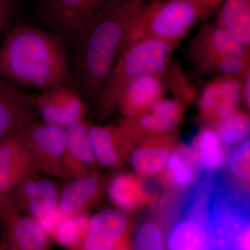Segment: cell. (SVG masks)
I'll use <instances>...</instances> for the list:
<instances>
[{"mask_svg": "<svg viewBox=\"0 0 250 250\" xmlns=\"http://www.w3.org/2000/svg\"><path fill=\"white\" fill-rule=\"evenodd\" d=\"M0 77L41 90L70 83L63 40L52 31L18 23L0 46Z\"/></svg>", "mask_w": 250, "mask_h": 250, "instance_id": "cell-1", "label": "cell"}, {"mask_svg": "<svg viewBox=\"0 0 250 250\" xmlns=\"http://www.w3.org/2000/svg\"><path fill=\"white\" fill-rule=\"evenodd\" d=\"M147 0H106L76 48L75 77L88 96H98ZM150 1V0H149Z\"/></svg>", "mask_w": 250, "mask_h": 250, "instance_id": "cell-2", "label": "cell"}, {"mask_svg": "<svg viewBox=\"0 0 250 250\" xmlns=\"http://www.w3.org/2000/svg\"><path fill=\"white\" fill-rule=\"evenodd\" d=\"M174 46L155 38H142L125 44L111 75L98 98L103 114L117 105L131 81L144 75H162L168 67Z\"/></svg>", "mask_w": 250, "mask_h": 250, "instance_id": "cell-3", "label": "cell"}, {"mask_svg": "<svg viewBox=\"0 0 250 250\" xmlns=\"http://www.w3.org/2000/svg\"><path fill=\"white\" fill-rule=\"evenodd\" d=\"M201 16L200 9L191 0H152L135 20L125 45L150 37L175 47Z\"/></svg>", "mask_w": 250, "mask_h": 250, "instance_id": "cell-4", "label": "cell"}, {"mask_svg": "<svg viewBox=\"0 0 250 250\" xmlns=\"http://www.w3.org/2000/svg\"><path fill=\"white\" fill-rule=\"evenodd\" d=\"M224 192L212 197L208 205L210 246L220 250H249L248 206L238 195Z\"/></svg>", "mask_w": 250, "mask_h": 250, "instance_id": "cell-5", "label": "cell"}, {"mask_svg": "<svg viewBox=\"0 0 250 250\" xmlns=\"http://www.w3.org/2000/svg\"><path fill=\"white\" fill-rule=\"evenodd\" d=\"M106 0H42L39 7L41 21L75 47Z\"/></svg>", "mask_w": 250, "mask_h": 250, "instance_id": "cell-6", "label": "cell"}, {"mask_svg": "<svg viewBox=\"0 0 250 250\" xmlns=\"http://www.w3.org/2000/svg\"><path fill=\"white\" fill-rule=\"evenodd\" d=\"M19 134L38 170L67 179L64 167L67 144L65 128L34 119Z\"/></svg>", "mask_w": 250, "mask_h": 250, "instance_id": "cell-7", "label": "cell"}, {"mask_svg": "<svg viewBox=\"0 0 250 250\" xmlns=\"http://www.w3.org/2000/svg\"><path fill=\"white\" fill-rule=\"evenodd\" d=\"M21 211L11 192L0 194V225L3 233L0 250L48 249L47 233L37 220Z\"/></svg>", "mask_w": 250, "mask_h": 250, "instance_id": "cell-8", "label": "cell"}, {"mask_svg": "<svg viewBox=\"0 0 250 250\" xmlns=\"http://www.w3.org/2000/svg\"><path fill=\"white\" fill-rule=\"evenodd\" d=\"M28 97L42 121L49 124L65 127L84 120L86 114L84 101L70 83L55 85Z\"/></svg>", "mask_w": 250, "mask_h": 250, "instance_id": "cell-9", "label": "cell"}, {"mask_svg": "<svg viewBox=\"0 0 250 250\" xmlns=\"http://www.w3.org/2000/svg\"><path fill=\"white\" fill-rule=\"evenodd\" d=\"M27 94L0 77V141L22 131L36 119Z\"/></svg>", "mask_w": 250, "mask_h": 250, "instance_id": "cell-10", "label": "cell"}, {"mask_svg": "<svg viewBox=\"0 0 250 250\" xmlns=\"http://www.w3.org/2000/svg\"><path fill=\"white\" fill-rule=\"evenodd\" d=\"M127 228L128 218L125 210H102L89 218L81 250L114 249L123 241Z\"/></svg>", "mask_w": 250, "mask_h": 250, "instance_id": "cell-11", "label": "cell"}, {"mask_svg": "<svg viewBox=\"0 0 250 250\" xmlns=\"http://www.w3.org/2000/svg\"><path fill=\"white\" fill-rule=\"evenodd\" d=\"M38 170L19 133L0 141V194L12 191L26 176Z\"/></svg>", "mask_w": 250, "mask_h": 250, "instance_id": "cell-12", "label": "cell"}, {"mask_svg": "<svg viewBox=\"0 0 250 250\" xmlns=\"http://www.w3.org/2000/svg\"><path fill=\"white\" fill-rule=\"evenodd\" d=\"M242 83L236 77L224 76L205 87L200 98L202 116L222 121L238 110L242 97Z\"/></svg>", "mask_w": 250, "mask_h": 250, "instance_id": "cell-13", "label": "cell"}, {"mask_svg": "<svg viewBox=\"0 0 250 250\" xmlns=\"http://www.w3.org/2000/svg\"><path fill=\"white\" fill-rule=\"evenodd\" d=\"M67 144L64 167L67 179L93 174L91 168L98 164L94 156L89 136V125L85 120L65 126Z\"/></svg>", "mask_w": 250, "mask_h": 250, "instance_id": "cell-14", "label": "cell"}, {"mask_svg": "<svg viewBox=\"0 0 250 250\" xmlns=\"http://www.w3.org/2000/svg\"><path fill=\"white\" fill-rule=\"evenodd\" d=\"M72 179L59 195L58 212L62 218L87 213L103 188L101 179L93 174Z\"/></svg>", "mask_w": 250, "mask_h": 250, "instance_id": "cell-15", "label": "cell"}, {"mask_svg": "<svg viewBox=\"0 0 250 250\" xmlns=\"http://www.w3.org/2000/svg\"><path fill=\"white\" fill-rule=\"evenodd\" d=\"M163 93L161 75H144L129 82L120 95L117 105L127 118L142 114L149 109Z\"/></svg>", "mask_w": 250, "mask_h": 250, "instance_id": "cell-16", "label": "cell"}, {"mask_svg": "<svg viewBox=\"0 0 250 250\" xmlns=\"http://www.w3.org/2000/svg\"><path fill=\"white\" fill-rule=\"evenodd\" d=\"M249 46L236 40L220 24L202 29L192 46V57L197 63L216 56L234 55L250 57Z\"/></svg>", "mask_w": 250, "mask_h": 250, "instance_id": "cell-17", "label": "cell"}, {"mask_svg": "<svg viewBox=\"0 0 250 250\" xmlns=\"http://www.w3.org/2000/svg\"><path fill=\"white\" fill-rule=\"evenodd\" d=\"M126 133L119 128L89 126L88 136L95 159L98 164L108 167H114L121 160L122 141L125 139Z\"/></svg>", "mask_w": 250, "mask_h": 250, "instance_id": "cell-18", "label": "cell"}, {"mask_svg": "<svg viewBox=\"0 0 250 250\" xmlns=\"http://www.w3.org/2000/svg\"><path fill=\"white\" fill-rule=\"evenodd\" d=\"M182 106L179 102L172 100L156 101L147 111L139 116L127 118L136 122L143 129L152 132L171 131L180 123Z\"/></svg>", "mask_w": 250, "mask_h": 250, "instance_id": "cell-19", "label": "cell"}, {"mask_svg": "<svg viewBox=\"0 0 250 250\" xmlns=\"http://www.w3.org/2000/svg\"><path fill=\"white\" fill-rule=\"evenodd\" d=\"M166 245L172 250L208 249L211 246L208 225L194 219L182 220L171 230Z\"/></svg>", "mask_w": 250, "mask_h": 250, "instance_id": "cell-20", "label": "cell"}, {"mask_svg": "<svg viewBox=\"0 0 250 250\" xmlns=\"http://www.w3.org/2000/svg\"><path fill=\"white\" fill-rule=\"evenodd\" d=\"M218 22L237 41L250 46V0H224Z\"/></svg>", "mask_w": 250, "mask_h": 250, "instance_id": "cell-21", "label": "cell"}, {"mask_svg": "<svg viewBox=\"0 0 250 250\" xmlns=\"http://www.w3.org/2000/svg\"><path fill=\"white\" fill-rule=\"evenodd\" d=\"M112 203L119 209H133L148 200L147 192L141 179L131 174H118L111 181L108 189Z\"/></svg>", "mask_w": 250, "mask_h": 250, "instance_id": "cell-22", "label": "cell"}, {"mask_svg": "<svg viewBox=\"0 0 250 250\" xmlns=\"http://www.w3.org/2000/svg\"><path fill=\"white\" fill-rule=\"evenodd\" d=\"M87 213L62 218L52 235L54 239L64 248L81 250L88 228Z\"/></svg>", "mask_w": 250, "mask_h": 250, "instance_id": "cell-23", "label": "cell"}, {"mask_svg": "<svg viewBox=\"0 0 250 250\" xmlns=\"http://www.w3.org/2000/svg\"><path fill=\"white\" fill-rule=\"evenodd\" d=\"M59 195L58 188L53 182L41 177L37 195L23 210L36 220L53 215L58 211Z\"/></svg>", "mask_w": 250, "mask_h": 250, "instance_id": "cell-24", "label": "cell"}, {"mask_svg": "<svg viewBox=\"0 0 250 250\" xmlns=\"http://www.w3.org/2000/svg\"><path fill=\"white\" fill-rule=\"evenodd\" d=\"M170 154L161 146L140 147L130 156V164L138 173L153 175L158 173L167 164Z\"/></svg>", "mask_w": 250, "mask_h": 250, "instance_id": "cell-25", "label": "cell"}, {"mask_svg": "<svg viewBox=\"0 0 250 250\" xmlns=\"http://www.w3.org/2000/svg\"><path fill=\"white\" fill-rule=\"evenodd\" d=\"M197 159L207 170H215L226 159L225 149L218 134L210 129L202 131L197 137Z\"/></svg>", "mask_w": 250, "mask_h": 250, "instance_id": "cell-26", "label": "cell"}, {"mask_svg": "<svg viewBox=\"0 0 250 250\" xmlns=\"http://www.w3.org/2000/svg\"><path fill=\"white\" fill-rule=\"evenodd\" d=\"M202 69L215 70L224 76H246L250 72V57L242 56H216L200 64Z\"/></svg>", "mask_w": 250, "mask_h": 250, "instance_id": "cell-27", "label": "cell"}, {"mask_svg": "<svg viewBox=\"0 0 250 250\" xmlns=\"http://www.w3.org/2000/svg\"><path fill=\"white\" fill-rule=\"evenodd\" d=\"M250 131L249 116L246 113L236 111L220 121L217 134L222 143L231 144L246 139Z\"/></svg>", "mask_w": 250, "mask_h": 250, "instance_id": "cell-28", "label": "cell"}, {"mask_svg": "<svg viewBox=\"0 0 250 250\" xmlns=\"http://www.w3.org/2000/svg\"><path fill=\"white\" fill-rule=\"evenodd\" d=\"M133 247L138 250H164L165 240L161 229L155 224H145L135 234Z\"/></svg>", "mask_w": 250, "mask_h": 250, "instance_id": "cell-29", "label": "cell"}, {"mask_svg": "<svg viewBox=\"0 0 250 250\" xmlns=\"http://www.w3.org/2000/svg\"><path fill=\"white\" fill-rule=\"evenodd\" d=\"M229 169L235 178L248 182L250 177V142L246 140L230 157Z\"/></svg>", "mask_w": 250, "mask_h": 250, "instance_id": "cell-30", "label": "cell"}, {"mask_svg": "<svg viewBox=\"0 0 250 250\" xmlns=\"http://www.w3.org/2000/svg\"><path fill=\"white\" fill-rule=\"evenodd\" d=\"M167 169L171 178L176 185L186 187L192 182L194 178L192 167L183 156L177 154H171L167 161Z\"/></svg>", "mask_w": 250, "mask_h": 250, "instance_id": "cell-31", "label": "cell"}, {"mask_svg": "<svg viewBox=\"0 0 250 250\" xmlns=\"http://www.w3.org/2000/svg\"><path fill=\"white\" fill-rule=\"evenodd\" d=\"M245 82L243 83V86H242V90L243 91V95H244L245 98H246V101L247 105H248V108H250V72L244 77Z\"/></svg>", "mask_w": 250, "mask_h": 250, "instance_id": "cell-32", "label": "cell"}, {"mask_svg": "<svg viewBox=\"0 0 250 250\" xmlns=\"http://www.w3.org/2000/svg\"><path fill=\"white\" fill-rule=\"evenodd\" d=\"M9 14H8L7 11L3 4L0 2V33L4 29L5 24H6L7 18L9 17Z\"/></svg>", "mask_w": 250, "mask_h": 250, "instance_id": "cell-33", "label": "cell"}, {"mask_svg": "<svg viewBox=\"0 0 250 250\" xmlns=\"http://www.w3.org/2000/svg\"><path fill=\"white\" fill-rule=\"evenodd\" d=\"M18 1H19V0H0V2L4 6L9 16L16 8Z\"/></svg>", "mask_w": 250, "mask_h": 250, "instance_id": "cell-34", "label": "cell"}, {"mask_svg": "<svg viewBox=\"0 0 250 250\" xmlns=\"http://www.w3.org/2000/svg\"><path fill=\"white\" fill-rule=\"evenodd\" d=\"M191 1H194V0H191Z\"/></svg>", "mask_w": 250, "mask_h": 250, "instance_id": "cell-35", "label": "cell"}, {"mask_svg": "<svg viewBox=\"0 0 250 250\" xmlns=\"http://www.w3.org/2000/svg\"><path fill=\"white\" fill-rule=\"evenodd\" d=\"M150 1H152V0H150Z\"/></svg>", "mask_w": 250, "mask_h": 250, "instance_id": "cell-36", "label": "cell"}]
</instances>
